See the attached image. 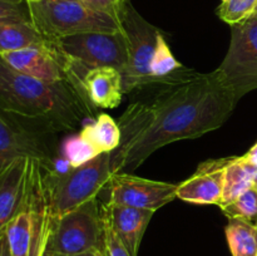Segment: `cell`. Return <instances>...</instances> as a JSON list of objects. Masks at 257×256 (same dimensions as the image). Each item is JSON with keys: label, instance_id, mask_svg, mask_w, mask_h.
<instances>
[{"label": "cell", "instance_id": "14", "mask_svg": "<svg viewBox=\"0 0 257 256\" xmlns=\"http://www.w3.org/2000/svg\"><path fill=\"white\" fill-rule=\"evenodd\" d=\"M156 211L136 208L131 206L107 202L102 206L103 218L130 251L131 256H138L143 235Z\"/></svg>", "mask_w": 257, "mask_h": 256}, {"label": "cell", "instance_id": "33", "mask_svg": "<svg viewBox=\"0 0 257 256\" xmlns=\"http://www.w3.org/2000/svg\"><path fill=\"white\" fill-rule=\"evenodd\" d=\"M27 3H35V2H40V0H25Z\"/></svg>", "mask_w": 257, "mask_h": 256}, {"label": "cell", "instance_id": "18", "mask_svg": "<svg viewBox=\"0 0 257 256\" xmlns=\"http://www.w3.org/2000/svg\"><path fill=\"white\" fill-rule=\"evenodd\" d=\"M99 153L114 152L120 145L122 132L110 115L100 113L95 120L85 125L79 133Z\"/></svg>", "mask_w": 257, "mask_h": 256}, {"label": "cell", "instance_id": "24", "mask_svg": "<svg viewBox=\"0 0 257 256\" xmlns=\"http://www.w3.org/2000/svg\"><path fill=\"white\" fill-rule=\"evenodd\" d=\"M80 2L89 9L109 15L120 23H122V18L124 15L125 9L130 4V2L125 3L123 0H80Z\"/></svg>", "mask_w": 257, "mask_h": 256}, {"label": "cell", "instance_id": "12", "mask_svg": "<svg viewBox=\"0 0 257 256\" xmlns=\"http://www.w3.org/2000/svg\"><path fill=\"white\" fill-rule=\"evenodd\" d=\"M231 157L208 160L198 166L197 171L180 183L177 198L196 205H221L225 170Z\"/></svg>", "mask_w": 257, "mask_h": 256}, {"label": "cell", "instance_id": "6", "mask_svg": "<svg viewBox=\"0 0 257 256\" xmlns=\"http://www.w3.org/2000/svg\"><path fill=\"white\" fill-rule=\"evenodd\" d=\"M223 87L240 100L257 89V14L231 25V42L220 67L215 70Z\"/></svg>", "mask_w": 257, "mask_h": 256}, {"label": "cell", "instance_id": "36", "mask_svg": "<svg viewBox=\"0 0 257 256\" xmlns=\"http://www.w3.org/2000/svg\"><path fill=\"white\" fill-rule=\"evenodd\" d=\"M256 14H257V12H256Z\"/></svg>", "mask_w": 257, "mask_h": 256}, {"label": "cell", "instance_id": "17", "mask_svg": "<svg viewBox=\"0 0 257 256\" xmlns=\"http://www.w3.org/2000/svg\"><path fill=\"white\" fill-rule=\"evenodd\" d=\"M48 40L27 20L0 22V55L24 48L40 45Z\"/></svg>", "mask_w": 257, "mask_h": 256}, {"label": "cell", "instance_id": "13", "mask_svg": "<svg viewBox=\"0 0 257 256\" xmlns=\"http://www.w3.org/2000/svg\"><path fill=\"white\" fill-rule=\"evenodd\" d=\"M29 172L30 158H18L0 172V235L24 206Z\"/></svg>", "mask_w": 257, "mask_h": 256}, {"label": "cell", "instance_id": "16", "mask_svg": "<svg viewBox=\"0 0 257 256\" xmlns=\"http://www.w3.org/2000/svg\"><path fill=\"white\" fill-rule=\"evenodd\" d=\"M257 166L253 165L245 155L231 157L225 170L223 193L220 208L235 201L238 196L253 186Z\"/></svg>", "mask_w": 257, "mask_h": 256}, {"label": "cell", "instance_id": "3", "mask_svg": "<svg viewBox=\"0 0 257 256\" xmlns=\"http://www.w3.org/2000/svg\"><path fill=\"white\" fill-rule=\"evenodd\" d=\"M112 156L113 152L100 153L89 162L79 167H69L62 173L45 166L49 211L54 220L97 198L113 176Z\"/></svg>", "mask_w": 257, "mask_h": 256}, {"label": "cell", "instance_id": "10", "mask_svg": "<svg viewBox=\"0 0 257 256\" xmlns=\"http://www.w3.org/2000/svg\"><path fill=\"white\" fill-rule=\"evenodd\" d=\"M2 58L24 74L47 83H69L83 92L72 63L58 49L57 45L49 40L44 44L5 53L2 54Z\"/></svg>", "mask_w": 257, "mask_h": 256}, {"label": "cell", "instance_id": "1", "mask_svg": "<svg viewBox=\"0 0 257 256\" xmlns=\"http://www.w3.org/2000/svg\"><path fill=\"white\" fill-rule=\"evenodd\" d=\"M236 104L216 72H193L180 82L163 84L150 104L133 103L120 117L122 140L112 156L113 173L133 172L160 148L217 130Z\"/></svg>", "mask_w": 257, "mask_h": 256}, {"label": "cell", "instance_id": "26", "mask_svg": "<svg viewBox=\"0 0 257 256\" xmlns=\"http://www.w3.org/2000/svg\"><path fill=\"white\" fill-rule=\"evenodd\" d=\"M3 20H27L30 22L28 4H12L0 0V22Z\"/></svg>", "mask_w": 257, "mask_h": 256}, {"label": "cell", "instance_id": "25", "mask_svg": "<svg viewBox=\"0 0 257 256\" xmlns=\"http://www.w3.org/2000/svg\"><path fill=\"white\" fill-rule=\"evenodd\" d=\"M103 216V215H102ZM103 227H104V255L105 256H131L120 238L112 230L107 221L103 218Z\"/></svg>", "mask_w": 257, "mask_h": 256}, {"label": "cell", "instance_id": "34", "mask_svg": "<svg viewBox=\"0 0 257 256\" xmlns=\"http://www.w3.org/2000/svg\"><path fill=\"white\" fill-rule=\"evenodd\" d=\"M123 2H125V3H128V2H130V0H123Z\"/></svg>", "mask_w": 257, "mask_h": 256}, {"label": "cell", "instance_id": "30", "mask_svg": "<svg viewBox=\"0 0 257 256\" xmlns=\"http://www.w3.org/2000/svg\"><path fill=\"white\" fill-rule=\"evenodd\" d=\"M2 2L12 3V4H24V3H27L25 0H2Z\"/></svg>", "mask_w": 257, "mask_h": 256}, {"label": "cell", "instance_id": "28", "mask_svg": "<svg viewBox=\"0 0 257 256\" xmlns=\"http://www.w3.org/2000/svg\"><path fill=\"white\" fill-rule=\"evenodd\" d=\"M245 156L253 163V165L257 166V142L250 148V151H248Z\"/></svg>", "mask_w": 257, "mask_h": 256}, {"label": "cell", "instance_id": "27", "mask_svg": "<svg viewBox=\"0 0 257 256\" xmlns=\"http://www.w3.org/2000/svg\"><path fill=\"white\" fill-rule=\"evenodd\" d=\"M0 256H12L9 242H8L7 232H3L0 235Z\"/></svg>", "mask_w": 257, "mask_h": 256}, {"label": "cell", "instance_id": "9", "mask_svg": "<svg viewBox=\"0 0 257 256\" xmlns=\"http://www.w3.org/2000/svg\"><path fill=\"white\" fill-rule=\"evenodd\" d=\"M122 28L128 44V64L122 73L124 93L158 84L151 74L150 65L160 30L146 22L131 3L122 18Z\"/></svg>", "mask_w": 257, "mask_h": 256}, {"label": "cell", "instance_id": "5", "mask_svg": "<svg viewBox=\"0 0 257 256\" xmlns=\"http://www.w3.org/2000/svg\"><path fill=\"white\" fill-rule=\"evenodd\" d=\"M55 135L43 122L0 109V172L18 158H34L53 168L59 153Z\"/></svg>", "mask_w": 257, "mask_h": 256}, {"label": "cell", "instance_id": "20", "mask_svg": "<svg viewBox=\"0 0 257 256\" xmlns=\"http://www.w3.org/2000/svg\"><path fill=\"white\" fill-rule=\"evenodd\" d=\"M32 210H30L29 198H28L27 195L24 206L20 208V211L15 215V217L10 221L9 225L7 226V230H5L12 256L29 255L30 242H32Z\"/></svg>", "mask_w": 257, "mask_h": 256}, {"label": "cell", "instance_id": "2", "mask_svg": "<svg viewBox=\"0 0 257 256\" xmlns=\"http://www.w3.org/2000/svg\"><path fill=\"white\" fill-rule=\"evenodd\" d=\"M0 109L43 122L54 132L75 131L95 108L69 83H47L19 72L0 55Z\"/></svg>", "mask_w": 257, "mask_h": 256}, {"label": "cell", "instance_id": "37", "mask_svg": "<svg viewBox=\"0 0 257 256\" xmlns=\"http://www.w3.org/2000/svg\"><path fill=\"white\" fill-rule=\"evenodd\" d=\"M256 225H257V222H256Z\"/></svg>", "mask_w": 257, "mask_h": 256}, {"label": "cell", "instance_id": "23", "mask_svg": "<svg viewBox=\"0 0 257 256\" xmlns=\"http://www.w3.org/2000/svg\"><path fill=\"white\" fill-rule=\"evenodd\" d=\"M257 12V0H227L217 9V15L230 25L245 22Z\"/></svg>", "mask_w": 257, "mask_h": 256}, {"label": "cell", "instance_id": "4", "mask_svg": "<svg viewBox=\"0 0 257 256\" xmlns=\"http://www.w3.org/2000/svg\"><path fill=\"white\" fill-rule=\"evenodd\" d=\"M30 22L49 42L84 33L122 32V23L97 13L80 0H40L27 3Z\"/></svg>", "mask_w": 257, "mask_h": 256}, {"label": "cell", "instance_id": "22", "mask_svg": "<svg viewBox=\"0 0 257 256\" xmlns=\"http://www.w3.org/2000/svg\"><path fill=\"white\" fill-rule=\"evenodd\" d=\"M222 212L228 218H243V220L257 222V190L248 188L246 192L238 196L235 201L221 207Z\"/></svg>", "mask_w": 257, "mask_h": 256}, {"label": "cell", "instance_id": "31", "mask_svg": "<svg viewBox=\"0 0 257 256\" xmlns=\"http://www.w3.org/2000/svg\"><path fill=\"white\" fill-rule=\"evenodd\" d=\"M94 256H105L104 251H103V250H95L94 251Z\"/></svg>", "mask_w": 257, "mask_h": 256}, {"label": "cell", "instance_id": "7", "mask_svg": "<svg viewBox=\"0 0 257 256\" xmlns=\"http://www.w3.org/2000/svg\"><path fill=\"white\" fill-rule=\"evenodd\" d=\"M49 250L54 255H79L104 248L102 208L97 198L53 221Z\"/></svg>", "mask_w": 257, "mask_h": 256}, {"label": "cell", "instance_id": "11", "mask_svg": "<svg viewBox=\"0 0 257 256\" xmlns=\"http://www.w3.org/2000/svg\"><path fill=\"white\" fill-rule=\"evenodd\" d=\"M108 202L157 211L177 198L178 185L136 177L128 172L113 173Z\"/></svg>", "mask_w": 257, "mask_h": 256}, {"label": "cell", "instance_id": "32", "mask_svg": "<svg viewBox=\"0 0 257 256\" xmlns=\"http://www.w3.org/2000/svg\"><path fill=\"white\" fill-rule=\"evenodd\" d=\"M253 187L257 190V171H256V175H255V180H253Z\"/></svg>", "mask_w": 257, "mask_h": 256}, {"label": "cell", "instance_id": "19", "mask_svg": "<svg viewBox=\"0 0 257 256\" xmlns=\"http://www.w3.org/2000/svg\"><path fill=\"white\" fill-rule=\"evenodd\" d=\"M226 240L232 256H257V225L243 218H228Z\"/></svg>", "mask_w": 257, "mask_h": 256}, {"label": "cell", "instance_id": "29", "mask_svg": "<svg viewBox=\"0 0 257 256\" xmlns=\"http://www.w3.org/2000/svg\"><path fill=\"white\" fill-rule=\"evenodd\" d=\"M53 256H94V251H90V252H85V253H79V255H54Z\"/></svg>", "mask_w": 257, "mask_h": 256}, {"label": "cell", "instance_id": "8", "mask_svg": "<svg viewBox=\"0 0 257 256\" xmlns=\"http://www.w3.org/2000/svg\"><path fill=\"white\" fill-rule=\"evenodd\" d=\"M68 60L83 68L110 67L123 73L128 64V44L124 32L84 33L55 40Z\"/></svg>", "mask_w": 257, "mask_h": 256}, {"label": "cell", "instance_id": "21", "mask_svg": "<svg viewBox=\"0 0 257 256\" xmlns=\"http://www.w3.org/2000/svg\"><path fill=\"white\" fill-rule=\"evenodd\" d=\"M63 155L69 167H79L100 153L82 136L78 135L65 141L63 145Z\"/></svg>", "mask_w": 257, "mask_h": 256}, {"label": "cell", "instance_id": "35", "mask_svg": "<svg viewBox=\"0 0 257 256\" xmlns=\"http://www.w3.org/2000/svg\"><path fill=\"white\" fill-rule=\"evenodd\" d=\"M222 2H227V0H222Z\"/></svg>", "mask_w": 257, "mask_h": 256}, {"label": "cell", "instance_id": "15", "mask_svg": "<svg viewBox=\"0 0 257 256\" xmlns=\"http://www.w3.org/2000/svg\"><path fill=\"white\" fill-rule=\"evenodd\" d=\"M80 84L94 108H115L122 102L123 75L115 68H89L80 77Z\"/></svg>", "mask_w": 257, "mask_h": 256}]
</instances>
